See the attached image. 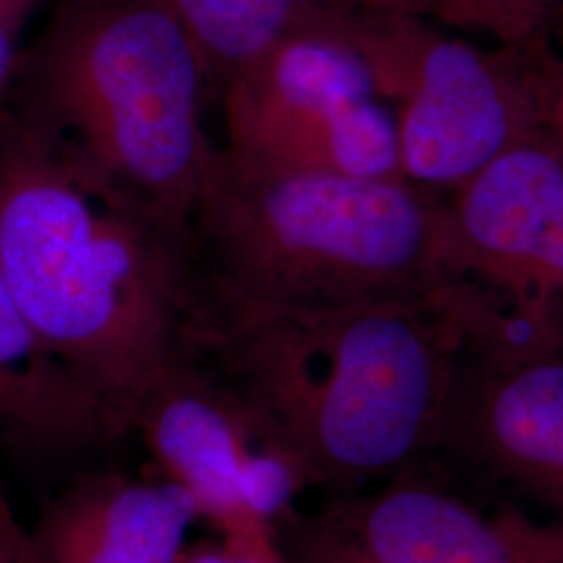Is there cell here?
<instances>
[{"mask_svg":"<svg viewBox=\"0 0 563 563\" xmlns=\"http://www.w3.org/2000/svg\"><path fill=\"white\" fill-rule=\"evenodd\" d=\"M463 349L443 295L332 307L195 302L181 351L232 388L309 486L362 490L439 451Z\"/></svg>","mask_w":563,"mask_h":563,"instance_id":"6da1fadb","label":"cell"},{"mask_svg":"<svg viewBox=\"0 0 563 563\" xmlns=\"http://www.w3.org/2000/svg\"><path fill=\"white\" fill-rule=\"evenodd\" d=\"M0 272L42 342L99 397L113 437L130 434L197 302L184 223L4 121Z\"/></svg>","mask_w":563,"mask_h":563,"instance_id":"7a4b0ae2","label":"cell"},{"mask_svg":"<svg viewBox=\"0 0 563 563\" xmlns=\"http://www.w3.org/2000/svg\"><path fill=\"white\" fill-rule=\"evenodd\" d=\"M197 301L423 299L451 274L443 195L397 178L269 172L223 148L184 220Z\"/></svg>","mask_w":563,"mask_h":563,"instance_id":"3957f363","label":"cell"},{"mask_svg":"<svg viewBox=\"0 0 563 563\" xmlns=\"http://www.w3.org/2000/svg\"><path fill=\"white\" fill-rule=\"evenodd\" d=\"M20 71L21 121L184 223L218 146L202 125L201 53L162 2L67 0Z\"/></svg>","mask_w":563,"mask_h":563,"instance_id":"277c9868","label":"cell"},{"mask_svg":"<svg viewBox=\"0 0 563 563\" xmlns=\"http://www.w3.org/2000/svg\"><path fill=\"white\" fill-rule=\"evenodd\" d=\"M334 11L393 111L402 180L444 197L543 130L539 46L488 53L420 13Z\"/></svg>","mask_w":563,"mask_h":563,"instance_id":"5b68a950","label":"cell"},{"mask_svg":"<svg viewBox=\"0 0 563 563\" xmlns=\"http://www.w3.org/2000/svg\"><path fill=\"white\" fill-rule=\"evenodd\" d=\"M222 95L223 151L236 162L402 180L393 111L328 2L307 0L295 25Z\"/></svg>","mask_w":563,"mask_h":563,"instance_id":"8992f818","label":"cell"},{"mask_svg":"<svg viewBox=\"0 0 563 563\" xmlns=\"http://www.w3.org/2000/svg\"><path fill=\"white\" fill-rule=\"evenodd\" d=\"M132 432L162 478L234 558L282 560L278 528L309 484L299 463L205 363L180 351L146 390Z\"/></svg>","mask_w":563,"mask_h":563,"instance_id":"52a82bcc","label":"cell"},{"mask_svg":"<svg viewBox=\"0 0 563 563\" xmlns=\"http://www.w3.org/2000/svg\"><path fill=\"white\" fill-rule=\"evenodd\" d=\"M437 453L563 518V323L463 336Z\"/></svg>","mask_w":563,"mask_h":563,"instance_id":"ba28073f","label":"cell"},{"mask_svg":"<svg viewBox=\"0 0 563 563\" xmlns=\"http://www.w3.org/2000/svg\"><path fill=\"white\" fill-rule=\"evenodd\" d=\"M288 563H563V518L484 509L420 467L278 528Z\"/></svg>","mask_w":563,"mask_h":563,"instance_id":"9c48e42d","label":"cell"},{"mask_svg":"<svg viewBox=\"0 0 563 563\" xmlns=\"http://www.w3.org/2000/svg\"><path fill=\"white\" fill-rule=\"evenodd\" d=\"M449 280L495 309L563 322V151L547 130L444 195Z\"/></svg>","mask_w":563,"mask_h":563,"instance_id":"30bf717a","label":"cell"},{"mask_svg":"<svg viewBox=\"0 0 563 563\" xmlns=\"http://www.w3.org/2000/svg\"><path fill=\"white\" fill-rule=\"evenodd\" d=\"M197 520L165 478L95 472L46 501L30 541L36 563H176Z\"/></svg>","mask_w":563,"mask_h":563,"instance_id":"8fae6325","label":"cell"},{"mask_svg":"<svg viewBox=\"0 0 563 563\" xmlns=\"http://www.w3.org/2000/svg\"><path fill=\"white\" fill-rule=\"evenodd\" d=\"M0 432L36 451L111 441L99 397L42 342L0 272Z\"/></svg>","mask_w":563,"mask_h":563,"instance_id":"7c38bea8","label":"cell"},{"mask_svg":"<svg viewBox=\"0 0 563 563\" xmlns=\"http://www.w3.org/2000/svg\"><path fill=\"white\" fill-rule=\"evenodd\" d=\"M201 53L209 80L223 88L280 41L307 0H157Z\"/></svg>","mask_w":563,"mask_h":563,"instance_id":"4fadbf2b","label":"cell"},{"mask_svg":"<svg viewBox=\"0 0 563 563\" xmlns=\"http://www.w3.org/2000/svg\"><path fill=\"white\" fill-rule=\"evenodd\" d=\"M562 0H437L432 20L444 27L483 34L504 48L541 46L544 30Z\"/></svg>","mask_w":563,"mask_h":563,"instance_id":"5bb4252c","label":"cell"},{"mask_svg":"<svg viewBox=\"0 0 563 563\" xmlns=\"http://www.w3.org/2000/svg\"><path fill=\"white\" fill-rule=\"evenodd\" d=\"M36 0H0V102L20 67L21 30Z\"/></svg>","mask_w":563,"mask_h":563,"instance_id":"9a60e30c","label":"cell"},{"mask_svg":"<svg viewBox=\"0 0 563 563\" xmlns=\"http://www.w3.org/2000/svg\"><path fill=\"white\" fill-rule=\"evenodd\" d=\"M543 128L563 151V60L543 57Z\"/></svg>","mask_w":563,"mask_h":563,"instance_id":"2e32d148","label":"cell"},{"mask_svg":"<svg viewBox=\"0 0 563 563\" xmlns=\"http://www.w3.org/2000/svg\"><path fill=\"white\" fill-rule=\"evenodd\" d=\"M0 563H36L30 541V530H25L7 497L0 490Z\"/></svg>","mask_w":563,"mask_h":563,"instance_id":"e0dca14e","label":"cell"},{"mask_svg":"<svg viewBox=\"0 0 563 563\" xmlns=\"http://www.w3.org/2000/svg\"><path fill=\"white\" fill-rule=\"evenodd\" d=\"M328 4L351 9V11H367V13H420L428 15L432 11L430 0H322Z\"/></svg>","mask_w":563,"mask_h":563,"instance_id":"ac0fdd59","label":"cell"},{"mask_svg":"<svg viewBox=\"0 0 563 563\" xmlns=\"http://www.w3.org/2000/svg\"><path fill=\"white\" fill-rule=\"evenodd\" d=\"M176 563H234V560L223 544H195L190 549L186 547Z\"/></svg>","mask_w":563,"mask_h":563,"instance_id":"d6986e66","label":"cell"},{"mask_svg":"<svg viewBox=\"0 0 563 563\" xmlns=\"http://www.w3.org/2000/svg\"><path fill=\"white\" fill-rule=\"evenodd\" d=\"M232 560H234V563H288L286 555H284V560H276V562H262V560H251V558H234V555H232Z\"/></svg>","mask_w":563,"mask_h":563,"instance_id":"ffe728a7","label":"cell"},{"mask_svg":"<svg viewBox=\"0 0 563 563\" xmlns=\"http://www.w3.org/2000/svg\"><path fill=\"white\" fill-rule=\"evenodd\" d=\"M558 13H560V15H562V21H563V0H562V4H560V11H558Z\"/></svg>","mask_w":563,"mask_h":563,"instance_id":"44dd1931","label":"cell"},{"mask_svg":"<svg viewBox=\"0 0 563 563\" xmlns=\"http://www.w3.org/2000/svg\"><path fill=\"white\" fill-rule=\"evenodd\" d=\"M430 2H432V9H434V2H437V0H430ZM430 15H432V11H430Z\"/></svg>","mask_w":563,"mask_h":563,"instance_id":"7402d4cb","label":"cell"}]
</instances>
